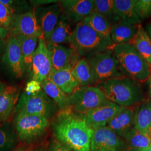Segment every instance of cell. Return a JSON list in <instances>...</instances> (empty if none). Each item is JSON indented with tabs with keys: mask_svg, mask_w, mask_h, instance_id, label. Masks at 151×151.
Instances as JSON below:
<instances>
[{
	"mask_svg": "<svg viewBox=\"0 0 151 151\" xmlns=\"http://www.w3.org/2000/svg\"><path fill=\"white\" fill-rule=\"evenodd\" d=\"M52 132L55 140L72 151H91L93 130L83 116L70 108L60 110L52 123Z\"/></svg>",
	"mask_w": 151,
	"mask_h": 151,
	"instance_id": "cell-1",
	"label": "cell"
},
{
	"mask_svg": "<svg viewBox=\"0 0 151 151\" xmlns=\"http://www.w3.org/2000/svg\"><path fill=\"white\" fill-rule=\"evenodd\" d=\"M96 86L108 100L122 107H132L142 103L144 99L138 82L124 76L100 82Z\"/></svg>",
	"mask_w": 151,
	"mask_h": 151,
	"instance_id": "cell-2",
	"label": "cell"
},
{
	"mask_svg": "<svg viewBox=\"0 0 151 151\" xmlns=\"http://www.w3.org/2000/svg\"><path fill=\"white\" fill-rule=\"evenodd\" d=\"M110 49L124 77L140 83L146 82L151 77V67L132 44L114 45Z\"/></svg>",
	"mask_w": 151,
	"mask_h": 151,
	"instance_id": "cell-3",
	"label": "cell"
},
{
	"mask_svg": "<svg viewBox=\"0 0 151 151\" xmlns=\"http://www.w3.org/2000/svg\"><path fill=\"white\" fill-rule=\"evenodd\" d=\"M69 44L75 53L88 58L113 46L83 21L78 23L72 31Z\"/></svg>",
	"mask_w": 151,
	"mask_h": 151,
	"instance_id": "cell-4",
	"label": "cell"
},
{
	"mask_svg": "<svg viewBox=\"0 0 151 151\" xmlns=\"http://www.w3.org/2000/svg\"><path fill=\"white\" fill-rule=\"evenodd\" d=\"M13 123L19 139L24 143L30 144L43 135L49 122L44 116L19 113L15 114Z\"/></svg>",
	"mask_w": 151,
	"mask_h": 151,
	"instance_id": "cell-5",
	"label": "cell"
},
{
	"mask_svg": "<svg viewBox=\"0 0 151 151\" xmlns=\"http://www.w3.org/2000/svg\"><path fill=\"white\" fill-rule=\"evenodd\" d=\"M57 108V106L54 101L42 89L32 94L22 92L20 95L14 113L42 116L49 119L55 113Z\"/></svg>",
	"mask_w": 151,
	"mask_h": 151,
	"instance_id": "cell-6",
	"label": "cell"
},
{
	"mask_svg": "<svg viewBox=\"0 0 151 151\" xmlns=\"http://www.w3.org/2000/svg\"><path fill=\"white\" fill-rule=\"evenodd\" d=\"M87 60L90 66L95 84L124 77L120 70L118 62L110 49L93 55Z\"/></svg>",
	"mask_w": 151,
	"mask_h": 151,
	"instance_id": "cell-7",
	"label": "cell"
},
{
	"mask_svg": "<svg viewBox=\"0 0 151 151\" xmlns=\"http://www.w3.org/2000/svg\"><path fill=\"white\" fill-rule=\"evenodd\" d=\"M107 100L96 86H79L70 95V108L75 113L83 116Z\"/></svg>",
	"mask_w": 151,
	"mask_h": 151,
	"instance_id": "cell-8",
	"label": "cell"
},
{
	"mask_svg": "<svg viewBox=\"0 0 151 151\" xmlns=\"http://www.w3.org/2000/svg\"><path fill=\"white\" fill-rule=\"evenodd\" d=\"M91 151H127L124 139L115 134L107 126L93 130Z\"/></svg>",
	"mask_w": 151,
	"mask_h": 151,
	"instance_id": "cell-9",
	"label": "cell"
},
{
	"mask_svg": "<svg viewBox=\"0 0 151 151\" xmlns=\"http://www.w3.org/2000/svg\"><path fill=\"white\" fill-rule=\"evenodd\" d=\"M9 30L11 37L22 35L43 38V32L38 25L34 12L32 11L12 15Z\"/></svg>",
	"mask_w": 151,
	"mask_h": 151,
	"instance_id": "cell-10",
	"label": "cell"
},
{
	"mask_svg": "<svg viewBox=\"0 0 151 151\" xmlns=\"http://www.w3.org/2000/svg\"><path fill=\"white\" fill-rule=\"evenodd\" d=\"M93 0H65L60 1L62 15L71 24H78L93 11Z\"/></svg>",
	"mask_w": 151,
	"mask_h": 151,
	"instance_id": "cell-11",
	"label": "cell"
},
{
	"mask_svg": "<svg viewBox=\"0 0 151 151\" xmlns=\"http://www.w3.org/2000/svg\"><path fill=\"white\" fill-rule=\"evenodd\" d=\"M52 70V65L46 42L43 38H39L31 67L32 80L40 83L48 77Z\"/></svg>",
	"mask_w": 151,
	"mask_h": 151,
	"instance_id": "cell-12",
	"label": "cell"
},
{
	"mask_svg": "<svg viewBox=\"0 0 151 151\" xmlns=\"http://www.w3.org/2000/svg\"><path fill=\"white\" fill-rule=\"evenodd\" d=\"M124 108L107 100L82 116L91 129H96L106 126L108 123Z\"/></svg>",
	"mask_w": 151,
	"mask_h": 151,
	"instance_id": "cell-13",
	"label": "cell"
},
{
	"mask_svg": "<svg viewBox=\"0 0 151 151\" xmlns=\"http://www.w3.org/2000/svg\"><path fill=\"white\" fill-rule=\"evenodd\" d=\"M2 60L16 78H22L25 68L21 45L17 37H10L9 39Z\"/></svg>",
	"mask_w": 151,
	"mask_h": 151,
	"instance_id": "cell-14",
	"label": "cell"
},
{
	"mask_svg": "<svg viewBox=\"0 0 151 151\" xmlns=\"http://www.w3.org/2000/svg\"><path fill=\"white\" fill-rule=\"evenodd\" d=\"M34 12L38 25L43 32L45 42L48 40L62 14L60 4L49 6H40Z\"/></svg>",
	"mask_w": 151,
	"mask_h": 151,
	"instance_id": "cell-15",
	"label": "cell"
},
{
	"mask_svg": "<svg viewBox=\"0 0 151 151\" xmlns=\"http://www.w3.org/2000/svg\"><path fill=\"white\" fill-rule=\"evenodd\" d=\"M135 111L131 107H124L107 124L115 134L124 139L134 127Z\"/></svg>",
	"mask_w": 151,
	"mask_h": 151,
	"instance_id": "cell-16",
	"label": "cell"
},
{
	"mask_svg": "<svg viewBox=\"0 0 151 151\" xmlns=\"http://www.w3.org/2000/svg\"><path fill=\"white\" fill-rule=\"evenodd\" d=\"M72 65L70 64L59 70L52 69L48 77L68 96L79 87L78 83L72 73Z\"/></svg>",
	"mask_w": 151,
	"mask_h": 151,
	"instance_id": "cell-17",
	"label": "cell"
},
{
	"mask_svg": "<svg viewBox=\"0 0 151 151\" xmlns=\"http://www.w3.org/2000/svg\"><path fill=\"white\" fill-rule=\"evenodd\" d=\"M140 25L122 20L112 25L111 38L114 45L132 44Z\"/></svg>",
	"mask_w": 151,
	"mask_h": 151,
	"instance_id": "cell-18",
	"label": "cell"
},
{
	"mask_svg": "<svg viewBox=\"0 0 151 151\" xmlns=\"http://www.w3.org/2000/svg\"><path fill=\"white\" fill-rule=\"evenodd\" d=\"M19 96V89L14 86L6 87L0 94V123L7 122L15 110Z\"/></svg>",
	"mask_w": 151,
	"mask_h": 151,
	"instance_id": "cell-19",
	"label": "cell"
},
{
	"mask_svg": "<svg viewBox=\"0 0 151 151\" xmlns=\"http://www.w3.org/2000/svg\"><path fill=\"white\" fill-rule=\"evenodd\" d=\"M52 65V69L59 70L70 65L75 54L71 48L60 44H46Z\"/></svg>",
	"mask_w": 151,
	"mask_h": 151,
	"instance_id": "cell-20",
	"label": "cell"
},
{
	"mask_svg": "<svg viewBox=\"0 0 151 151\" xmlns=\"http://www.w3.org/2000/svg\"><path fill=\"white\" fill-rule=\"evenodd\" d=\"M114 12L119 20L140 25L135 11L134 0H113Z\"/></svg>",
	"mask_w": 151,
	"mask_h": 151,
	"instance_id": "cell-21",
	"label": "cell"
},
{
	"mask_svg": "<svg viewBox=\"0 0 151 151\" xmlns=\"http://www.w3.org/2000/svg\"><path fill=\"white\" fill-rule=\"evenodd\" d=\"M134 127L142 134L151 136V100L142 101L137 108Z\"/></svg>",
	"mask_w": 151,
	"mask_h": 151,
	"instance_id": "cell-22",
	"label": "cell"
},
{
	"mask_svg": "<svg viewBox=\"0 0 151 151\" xmlns=\"http://www.w3.org/2000/svg\"><path fill=\"white\" fill-rule=\"evenodd\" d=\"M82 21L103 37L108 43L114 45L111 38V24L106 18L93 11Z\"/></svg>",
	"mask_w": 151,
	"mask_h": 151,
	"instance_id": "cell-23",
	"label": "cell"
},
{
	"mask_svg": "<svg viewBox=\"0 0 151 151\" xmlns=\"http://www.w3.org/2000/svg\"><path fill=\"white\" fill-rule=\"evenodd\" d=\"M42 89L60 110L70 108V96L66 95L48 78L40 83Z\"/></svg>",
	"mask_w": 151,
	"mask_h": 151,
	"instance_id": "cell-24",
	"label": "cell"
},
{
	"mask_svg": "<svg viewBox=\"0 0 151 151\" xmlns=\"http://www.w3.org/2000/svg\"><path fill=\"white\" fill-rule=\"evenodd\" d=\"M70 24L62 15L46 44H60L70 43L72 33Z\"/></svg>",
	"mask_w": 151,
	"mask_h": 151,
	"instance_id": "cell-25",
	"label": "cell"
},
{
	"mask_svg": "<svg viewBox=\"0 0 151 151\" xmlns=\"http://www.w3.org/2000/svg\"><path fill=\"white\" fill-rule=\"evenodd\" d=\"M72 73L79 86H88L95 84L90 66L85 58L80 60L74 65Z\"/></svg>",
	"mask_w": 151,
	"mask_h": 151,
	"instance_id": "cell-26",
	"label": "cell"
},
{
	"mask_svg": "<svg viewBox=\"0 0 151 151\" xmlns=\"http://www.w3.org/2000/svg\"><path fill=\"white\" fill-rule=\"evenodd\" d=\"M132 44L151 67V40L146 30L141 25Z\"/></svg>",
	"mask_w": 151,
	"mask_h": 151,
	"instance_id": "cell-27",
	"label": "cell"
},
{
	"mask_svg": "<svg viewBox=\"0 0 151 151\" xmlns=\"http://www.w3.org/2000/svg\"><path fill=\"white\" fill-rule=\"evenodd\" d=\"M19 139L14 125L5 122L0 123V151L12 150Z\"/></svg>",
	"mask_w": 151,
	"mask_h": 151,
	"instance_id": "cell-28",
	"label": "cell"
},
{
	"mask_svg": "<svg viewBox=\"0 0 151 151\" xmlns=\"http://www.w3.org/2000/svg\"><path fill=\"white\" fill-rule=\"evenodd\" d=\"M127 145V151H140L151 145V136L142 134L134 127L125 137Z\"/></svg>",
	"mask_w": 151,
	"mask_h": 151,
	"instance_id": "cell-29",
	"label": "cell"
},
{
	"mask_svg": "<svg viewBox=\"0 0 151 151\" xmlns=\"http://www.w3.org/2000/svg\"><path fill=\"white\" fill-rule=\"evenodd\" d=\"M22 48L25 68L31 70L32 58L37 48L39 38L27 37L22 35L17 36Z\"/></svg>",
	"mask_w": 151,
	"mask_h": 151,
	"instance_id": "cell-30",
	"label": "cell"
},
{
	"mask_svg": "<svg viewBox=\"0 0 151 151\" xmlns=\"http://www.w3.org/2000/svg\"><path fill=\"white\" fill-rule=\"evenodd\" d=\"M93 4V11L106 18L111 25L120 21L114 12L113 0H95Z\"/></svg>",
	"mask_w": 151,
	"mask_h": 151,
	"instance_id": "cell-31",
	"label": "cell"
},
{
	"mask_svg": "<svg viewBox=\"0 0 151 151\" xmlns=\"http://www.w3.org/2000/svg\"><path fill=\"white\" fill-rule=\"evenodd\" d=\"M0 3L5 6L12 15L23 14V10H28L29 6L26 1H15L10 0H0Z\"/></svg>",
	"mask_w": 151,
	"mask_h": 151,
	"instance_id": "cell-32",
	"label": "cell"
},
{
	"mask_svg": "<svg viewBox=\"0 0 151 151\" xmlns=\"http://www.w3.org/2000/svg\"><path fill=\"white\" fill-rule=\"evenodd\" d=\"M135 11L141 20L151 15V0H134Z\"/></svg>",
	"mask_w": 151,
	"mask_h": 151,
	"instance_id": "cell-33",
	"label": "cell"
},
{
	"mask_svg": "<svg viewBox=\"0 0 151 151\" xmlns=\"http://www.w3.org/2000/svg\"><path fill=\"white\" fill-rule=\"evenodd\" d=\"M12 15L10 11L0 3V27L8 29L10 27Z\"/></svg>",
	"mask_w": 151,
	"mask_h": 151,
	"instance_id": "cell-34",
	"label": "cell"
},
{
	"mask_svg": "<svg viewBox=\"0 0 151 151\" xmlns=\"http://www.w3.org/2000/svg\"><path fill=\"white\" fill-rule=\"evenodd\" d=\"M42 90L40 83L38 81L32 80L29 81L26 85L25 92L29 94H32L40 91Z\"/></svg>",
	"mask_w": 151,
	"mask_h": 151,
	"instance_id": "cell-35",
	"label": "cell"
},
{
	"mask_svg": "<svg viewBox=\"0 0 151 151\" xmlns=\"http://www.w3.org/2000/svg\"><path fill=\"white\" fill-rule=\"evenodd\" d=\"M49 151H72L69 149L66 146H64L62 143H60L58 141L55 139L52 140L50 143Z\"/></svg>",
	"mask_w": 151,
	"mask_h": 151,
	"instance_id": "cell-36",
	"label": "cell"
},
{
	"mask_svg": "<svg viewBox=\"0 0 151 151\" xmlns=\"http://www.w3.org/2000/svg\"><path fill=\"white\" fill-rule=\"evenodd\" d=\"M9 34V30L8 29L0 27V39L6 38Z\"/></svg>",
	"mask_w": 151,
	"mask_h": 151,
	"instance_id": "cell-37",
	"label": "cell"
},
{
	"mask_svg": "<svg viewBox=\"0 0 151 151\" xmlns=\"http://www.w3.org/2000/svg\"><path fill=\"white\" fill-rule=\"evenodd\" d=\"M147 33L148 34L149 37L150 38L151 40V23L149 24L147 27Z\"/></svg>",
	"mask_w": 151,
	"mask_h": 151,
	"instance_id": "cell-38",
	"label": "cell"
},
{
	"mask_svg": "<svg viewBox=\"0 0 151 151\" xmlns=\"http://www.w3.org/2000/svg\"><path fill=\"white\" fill-rule=\"evenodd\" d=\"M6 86L4 83L0 81V94L2 93V92L4 91Z\"/></svg>",
	"mask_w": 151,
	"mask_h": 151,
	"instance_id": "cell-39",
	"label": "cell"
},
{
	"mask_svg": "<svg viewBox=\"0 0 151 151\" xmlns=\"http://www.w3.org/2000/svg\"><path fill=\"white\" fill-rule=\"evenodd\" d=\"M151 151V145L149 147H148L147 148H146L145 150H142V151Z\"/></svg>",
	"mask_w": 151,
	"mask_h": 151,
	"instance_id": "cell-40",
	"label": "cell"
},
{
	"mask_svg": "<svg viewBox=\"0 0 151 151\" xmlns=\"http://www.w3.org/2000/svg\"><path fill=\"white\" fill-rule=\"evenodd\" d=\"M26 151L25 150H24V149H18V150H15V151Z\"/></svg>",
	"mask_w": 151,
	"mask_h": 151,
	"instance_id": "cell-41",
	"label": "cell"
},
{
	"mask_svg": "<svg viewBox=\"0 0 151 151\" xmlns=\"http://www.w3.org/2000/svg\"><path fill=\"white\" fill-rule=\"evenodd\" d=\"M31 151H44L42 150H32Z\"/></svg>",
	"mask_w": 151,
	"mask_h": 151,
	"instance_id": "cell-42",
	"label": "cell"
},
{
	"mask_svg": "<svg viewBox=\"0 0 151 151\" xmlns=\"http://www.w3.org/2000/svg\"><path fill=\"white\" fill-rule=\"evenodd\" d=\"M150 89H151V81H150Z\"/></svg>",
	"mask_w": 151,
	"mask_h": 151,
	"instance_id": "cell-43",
	"label": "cell"
},
{
	"mask_svg": "<svg viewBox=\"0 0 151 151\" xmlns=\"http://www.w3.org/2000/svg\"><path fill=\"white\" fill-rule=\"evenodd\" d=\"M150 95L151 96V89H150Z\"/></svg>",
	"mask_w": 151,
	"mask_h": 151,
	"instance_id": "cell-44",
	"label": "cell"
}]
</instances>
